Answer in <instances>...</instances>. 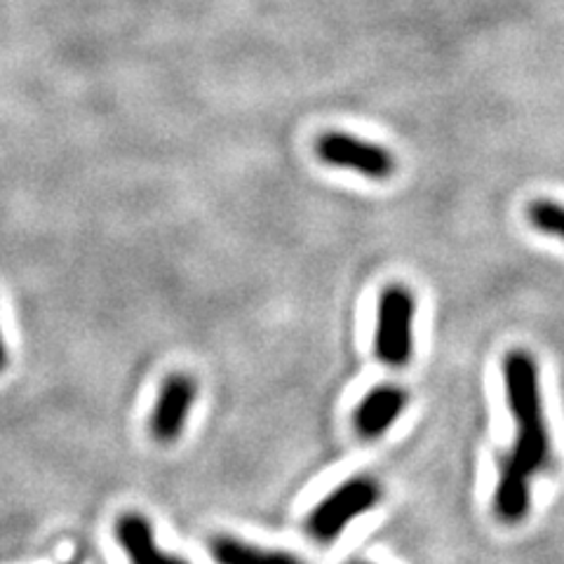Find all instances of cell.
<instances>
[{"instance_id":"cell-2","label":"cell","mask_w":564,"mask_h":564,"mask_svg":"<svg viewBox=\"0 0 564 564\" xmlns=\"http://www.w3.org/2000/svg\"><path fill=\"white\" fill-rule=\"evenodd\" d=\"M414 313L416 302L408 288L391 285L379 299L375 350L377 358L388 367H404L414 348Z\"/></svg>"},{"instance_id":"cell-3","label":"cell","mask_w":564,"mask_h":564,"mask_svg":"<svg viewBox=\"0 0 564 564\" xmlns=\"http://www.w3.org/2000/svg\"><path fill=\"white\" fill-rule=\"evenodd\" d=\"M381 499V489L372 478H352L334 489L325 501L313 508L308 532L315 541L329 543L346 529L350 520L365 516Z\"/></svg>"},{"instance_id":"cell-11","label":"cell","mask_w":564,"mask_h":564,"mask_svg":"<svg viewBox=\"0 0 564 564\" xmlns=\"http://www.w3.org/2000/svg\"><path fill=\"white\" fill-rule=\"evenodd\" d=\"M356 564H367V562H356Z\"/></svg>"},{"instance_id":"cell-4","label":"cell","mask_w":564,"mask_h":564,"mask_svg":"<svg viewBox=\"0 0 564 564\" xmlns=\"http://www.w3.org/2000/svg\"><path fill=\"white\" fill-rule=\"evenodd\" d=\"M315 153L325 165L358 172L375 182L391 180L398 167L393 153L386 147L344 132H325L315 141Z\"/></svg>"},{"instance_id":"cell-10","label":"cell","mask_w":564,"mask_h":564,"mask_svg":"<svg viewBox=\"0 0 564 564\" xmlns=\"http://www.w3.org/2000/svg\"><path fill=\"white\" fill-rule=\"evenodd\" d=\"M8 365V350H6V341H3V332H0V372H3Z\"/></svg>"},{"instance_id":"cell-1","label":"cell","mask_w":564,"mask_h":564,"mask_svg":"<svg viewBox=\"0 0 564 564\" xmlns=\"http://www.w3.org/2000/svg\"><path fill=\"white\" fill-rule=\"evenodd\" d=\"M503 383L518 433L513 452L501 468L494 508L501 520L520 522L529 510V482L551 462V435L543 416L539 367L529 352H508L503 360Z\"/></svg>"},{"instance_id":"cell-8","label":"cell","mask_w":564,"mask_h":564,"mask_svg":"<svg viewBox=\"0 0 564 564\" xmlns=\"http://www.w3.org/2000/svg\"><path fill=\"white\" fill-rule=\"evenodd\" d=\"M209 553L217 564H306L292 553L257 549L254 543H245L231 536H219L212 541Z\"/></svg>"},{"instance_id":"cell-9","label":"cell","mask_w":564,"mask_h":564,"mask_svg":"<svg viewBox=\"0 0 564 564\" xmlns=\"http://www.w3.org/2000/svg\"><path fill=\"white\" fill-rule=\"evenodd\" d=\"M527 217L541 234L564 240V205L553 200H534L527 209Z\"/></svg>"},{"instance_id":"cell-7","label":"cell","mask_w":564,"mask_h":564,"mask_svg":"<svg viewBox=\"0 0 564 564\" xmlns=\"http://www.w3.org/2000/svg\"><path fill=\"white\" fill-rule=\"evenodd\" d=\"M116 536L130 564H188L158 549L151 522L139 513H126L116 522Z\"/></svg>"},{"instance_id":"cell-6","label":"cell","mask_w":564,"mask_h":564,"mask_svg":"<svg viewBox=\"0 0 564 564\" xmlns=\"http://www.w3.org/2000/svg\"><path fill=\"white\" fill-rule=\"evenodd\" d=\"M408 404V393L398 386H377L358 404L352 423L362 437H379L393 426Z\"/></svg>"},{"instance_id":"cell-5","label":"cell","mask_w":564,"mask_h":564,"mask_svg":"<svg viewBox=\"0 0 564 564\" xmlns=\"http://www.w3.org/2000/svg\"><path fill=\"white\" fill-rule=\"evenodd\" d=\"M196 395L198 386L188 375L176 372L163 381L151 414V433L158 443H174L182 435Z\"/></svg>"}]
</instances>
